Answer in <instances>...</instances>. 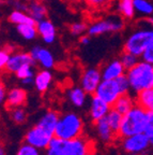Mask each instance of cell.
Wrapping results in <instances>:
<instances>
[{
  "label": "cell",
  "mask_w": 153,
  "mask_h": 155,
  "mask_svg": "<svg viewBox=\"0 0 153 155\" xmlns=\"http://www.w3.org/2000/svg\"><path fill=\"white\" fill-rule=\"evenodd\" d=\"M139 27H144V28H153V18L152 16H147L142 17V18L139 21Z\"/></svg>",
  "instance_id": "f35d334b"
},
{
  "label": "cell",
  "mask_w": 153,
  "mask_h": 155,
  "mask_svg": "<svg viewBox=\"0 0 153 155\" xmlns=\"http://www.w3.org/2000/svg\"><path fill=\"white\" fill-rule=\"evenodd\" d=\"M0 29H1V25H0Z\"/></svg>",
  "instance_id": "f6af8a7d"
},
{
  "label": "cell",
  "mask_w": 153,
  "mask_h": 155,
  "mask_svg": "<svg viewBox=\"0 0 153 155\" xmlns=\"http://www.w3.org/2000/svg\"><path fill=\"white\" fill-rule=\"evenodd\" d=\"M0 155H7V152H5V149L2 144H0Z\"/></svg>",
  "instance_id": "7bdbcfd3"
},
{
  "label": "cell",
  "mask_w": 153,
  "mask_h": 155,
  "mask_svg": "<svg viewBox=\"0 0 153 155\" xmlns=\"http://www.w3.org/2000/svg\"><path fill=\"white\" fill-rule=\"evenodd\" d=\"M125 26L124 18L120 14H110L107 17L95 21L88 26V35L90 37H98L106 34L119 32Z\"/></svg>",
  "instance_id": "5b68a950"
},
{
  "label": "cell",
  "mask_w": 153,
  "mask_h": 155,
  "mask_svg": "<svg viewBox=\"0 0 153 155\" xmlns=\"http://www.w3.org/2000/svg\"><path fill=\"white\" fill-rule=\"evenodd\" d=\"M29 54L31 55L32 59L36 64H39L43 69L50 70L52 68L55 67V57H54L53 53L47 48H41L40 45H36L30 50Z\"/></svg>",
  "instance_id": "7c38bea8"
},
{
  "label": "cell",
  "mask_w": 153,
  "mask_h": 155,
  "mask_svg": "<svg viewBox=\"0 0 153 155\" xmlns=\"http://www.w3.org/2000/svg\"><path fill=\"white\" fill-rule=\"evenodd\" d=\"M16 31L18 32V35L22 37L24 40H27V41H32V40H34V39L36 38V36H38L36 26L32 24L17 25Z\"/></svg>",
  "instance_id": "484cf974"
},
{
  "label": "cell",
  "mask_w": 153,
  "mask_h": 155,
  "mask_svg": "<svg viewBox=\"0 0 153 155\" xmlns=\"http://www.w3.org/2000/svg\"><path fill=\"white\" fill-rule=\"evenodd\" d=\"M27 101V92L22 87H13L8 92L5 104L11 108L15 107H23Z\"/></svg>",
  "instance_id": "e0dca14e"
},
{
  "label": "cell",
  "mask_w": 153,
  "mask_h": 155,
  "mask_svg": "<svg viewBox=\"0 0 153 155\" xmlns=\"http://www.w3.org/2000/svg\"><path fill=\"white\" fill-rule=\"evenodd\" d=\"M134 5L136 14L141 17L153 15V2L150 0H134Z\"/></svg>",
  "instance_id": "4316f807"
},
{
  "label": "cell",
  "mask_w": 153,
  "mask_h": 155,
  "mask_svg": "<svg viewBox=\"0 0 153 155\" xmlns=\"http://www.w3.org/2000/svg\"><path fill=\"white\" fill-rule=\"evenodd\" d=\"M27 111L23 108V107H15V108H11L10 109V117L13 121V123L22 125L27 121Z\"/></svg>",
  "instance_id": "f546056e"
},
{
  "label": "cell",
  "mask_w": 153,
  "mask_h": 155,
  "mask_svg": "<svg viewBox=\"0 0 153 155\" xmlns=\"http://www.w3.org/2000/svg\"><path fill=\"white\" fill-rule=\"evenodd\" d=\"M113 0H85V2L89 7L93 8V9H103L109 5Z\"/></svg>",
  "instance_id": "d590c367"
},
{
  "label": "cell",
  "mask_w": 153,
  "mask_h": 155,
  "mask_svg": "<svg viewBox=\"0 0 153 155\" xmlns=\"http://www.w3.org/2000/svg\"><path fill=\"white\" fill-rule=\"evenodd\" d=\"M64 155H94V143L84 136L65 140L63 143Z\"/></svg>",
  "instance_id": "52a82bcc"
},
{
  "label": "cell",
  "mask_w": 153,
  "mask_h": 155,
  "mask_svg": "<svg viewBox=\"0 0 153 155\" xmlns=\"http://www.w3.org/2000/svg\"><path fill=\"white\" fill-rule=\"evenodd\" d=\"M88 30V25L85 22H75L70 26V32L73 36H81Z\"/></svg>",
  "instance_id": "e575fe53"
},
{
  "label": "cell",
  "mask_w": 153,
  "mask_h": 155,
  "mask_svg": "<svg viewBox=\"0 0 153 155\" xmlns=\"http://www.w3.org/2000/svg\"><path fill=\"white\" fill-rule=\"evenodd\" d=\"M26 12L36 22H39V21L46 17V15H47V8L44 5L43 1H40V0H28L27 1Z\"/></svg>",
  "instance_id": "ffe728a7"
},
{
  "label": "cell",
  "mask_w": 153,
  "mask_h": 155,
  "mask_svg": "<svg viewBox=\"0 0 153 155\" xmlns=\"http://www.w3.org/2000/svg\"><path fill=\"white\" fill-rule=\"evenodd\" d=\"M135 104H136V98L131 93H125L116 100V102L113 104V108L121 114H125L132 108H134Z\"/></svg>",
  "instance_id": "7402d4cb"
},
{
  "label": "cell",
  "mask_w": 153,
  "mask_h": 155,
  "mask_svg": "<svg viewBox=\"0 0 153 155\" xmlns=\"http://www.w3.org/2000/svg\"><path fill=\"white\" fill-rule=\"evenodd\" d=\"M140 58H141V61L153 65V44L149 45L148 48L145 50L142 55L140 56Z\"/></svg>",
  "instance_id": "74e56055"
},
{
  "label": "cell",
  "mask_w": 153,
  "mask_h": 155,
  "mask_svg": "<svg viewBox=\"0 0 153 155\" xmlns=\"http://www.w3.org/2000/svg\"><path fill=\"white\" fill-rule=\"evenodd\" d=\"M9 22L14 25H23V24H32L36 25V22L30 15L25 11L20 10H13L9 15Z\"/></svg>",
  "instance_id": "cb8c5ba5"
},
{
  "label": "cell",
  "mask_w": 153,
  "mask_h": 155,
  "mask_svg": "<svg viewBox=\"0 0 153 155\" xmlns=\"http://www.w3.org/2000/svg\"><path fill=\"white\" fill-rule=\"evenodd\" d=\"M38 35L42 38L46 44H52L55 42L56 37H57V30L54 25V23L48 18H43L36 22V24Z\"/></svg>",
  "instance_id": "9a60e30c"
},
{
  "label": "cell",
  "mask_w": 153,
  "mask_h": 155,
  "mask_svg": "<svg viewBox=\"0 0 153 155\" xmlns=\"http://www.w3.org/2000/svg\"><path fill=\"white\" fill-rule=\"evenodd\" d=\"M36 61L32 59L31 55L26 52H12L10 54L9 61L5 66V71L9 73H16L18 69L25 65H34Z\"/></svg>",
  "instance_id": "4fadbf2b"
},
{
  "label": "cell",
  "mask_w": 153,
  "mask_h": 155,
  "mask_svg": "<svg viewBox=\"0 0 153 155\" xmlns=\"http://www.w3.org/2000/svg\"><path fill=\"white\" fill-rule=\"evenodd\" d=\"M123 94L117 80H102L94 95L113 107L116 100Z\"/></svg>",
  "instance_id": "ba28073f"
},
{
  "label": "cell",
  "mask_w": 153,
  "mask_h": 155,
  "mask_svg": "<svg viewBox=\"0 0 153 155\" xmlns=\"http://www.w3.org/2000/svg\"><path fill=\"white\" fill-rule=\"evenodd\" d=\"M11 53H12V52L8 48V46L0 50V72H1L3 69H5V66H7L8 61H9V57H10V54Z\"/></svg>",
  "instance_id": "8d00e7d4"
},
{
  "label": "cell",
  "mask_w": 153,
  "mask_h": 155,
  "mask_svg": "<svg viewBox=\"0 0 153 155\" xmlns=\"http://www.w3.org/2000/svg\"><path fill=\"white\" fill-rule=\"evenodd\" d=\"M122 119H123V114H121L120 112H118L117 110H115L114 108L110 109V111L108 112L106 120H107L108 124L110 125V127L113 128V130L118 135L120 129V126L122 123Z\"/></svg>",
  "instance_id": "f1b7e54d"
},
{
  "label": "cell",
  "mask_w": 153,
  "mask_h": 155,
  "mask_svg": "<svg viewBox=\"0 0 153 155\" xmlns=\"http://www.w3.org/2000/svg\"><path fill=\"white\" fill-rule=\"evenodd\" d=\"M113 107L108 104L107 102H105L104 100H102L101 98H98L95 95H92L89 101V108H88V116L91 122L100 121V120L106 117L108 114V112L110 111Z\"/></svg>",
  "instance_id": "8fae6325"
},
{
  "label": "cell",
  "mask_w": 153,
  "mask_h": 155,
  "mask_svg": "<svg viewBox=\"0 0 153 155\" xmlns=\"http://www.w3.org/2000/svg\"><path fill=\"white\" fill-rule=\"evenodd\" d=\"M144 133L148 136L151 147H153V111H147V122Z\"/></svg>",
  "instance_id": "836d02e7"
},
{
  "label": "cell",
  "mask_w": 153,
  "mask_h": 155,
  "mask_svg": "<svg viewBox=\"0 0 153 155\" xmlns=\"http://www.w3.org/2000/svg\"><path fill=\"white\" fill-rule=\"evenodd\" d=\"M0 50H1V48H0Z\"/></svg>",
  "instance_id": "bcb514c9"
},
{
  "label": "cell",
  "mask_w": 153,
  "mask_h": 155,
  "mask_svg": "<svg viewBox=\"0 0 153 155\" xmlns=\"http://www.w3.org/2000/svg\"><path fill=\"white\" fill-rule=\"evenodd\" d=\"M151 44H153V28L138 27L125 39L123 51L130 52L140 57L145 50Z\"/></svg>",
  "instance_id": "277c9868"
},
{
  "label": "cell",
  "mask_w": 153,
  "mask_h": 155,
  "mask_svg": "<svg viewBox=\"0 0 153 155\" xmlns=\"http://www.w3.org/2000/svg\"><path fill=\"white\" fill-rule=\"evenodd\" d=\"M40 1H43V2H45V1H46V0H40Z\"/></svg>",
  "instance_id": "ee69618b"
},
{
  "label": "cell",
  "mask_w": 153,
  "mask_h": 155,
  "mask_svg": "<svg viewBox=\"0 0 153 155\" xmlns=\"http://www.w3.org/2000/svg\"><path fill=\"white\" fill-rule=\"evenodd\" d=\"M116 8H117L118 14H120L123 18L127 21L133 19L136 15L134 0H118Z\"/></svg>",
  "instance_id": "603a6c76"
},
{
  "label": "cell",
  "mask_w": 153,
  "mask_h": 155,
  "mask_svg": "<svg viewBox=\"0 0 153 155\" xmlns=\"http://www.w3.org/2000/svg\"><path fill=\"white\" fill-rule=\"evenodd\" d=\"M15 155H41V150L36 149L33 145L24 142L16 151Z\"/></svg>",
  "instance_id": "d6a6232c"
},
{
  "label": "cell",
  "mask_w": 153,
  "mask_h": 155,
  "mask_svg": "<svg viewBox=\"0 0 153 155\" xmlns=\"http://www.w3.org/2000/svg\"><path fill=\"white\" fill-rule=\"evenodd\" d=\"M13 5L15 7V10H20V11H27V2L20 1V0H14Z\"/></svg>",
  "instance_id": "60d3db41"
},
{
  "label": "cell",
  "mask_w": 153,
  "mask_h": 155,
  "mask_svg": "<svg viewBox=\"0 0 153 155\" xmlns=\"http://www.w3.org/2000/svg\"><path fill=\"white\" fill-rule=\"evenodd\" d=\"M94 127H95V131H96V135H98V139L103 143L109 144V143L114 142L116 138H119L117 134L113 130V128H111L110 125L108 124L106 117L95 122V123H94Z\"/></svg>",
  "instance_id": "2e32d148"
},
{
  "label": "cell",
  "mask_w": 153,
  "mask_h": 155,
  "mask_svg": "<svg viewBox=\"0 0 153 155\" xmlns=\"http://www.w3.org/2000/svg\"><path fill=\"white\" fill-rule=\"evenodd\" d=\"M125 72L126 70H125L124 66L122 65L120 58L111 59L101 68V73H102L103 80H116L121 75L125 74Z\"/></svg>",
  "instance_id": "5bb4252c"
},
{
  "label": "cell",
  "mask_w": 153,
  "mask_h": 155,
  "mask_svg": "<svg viewBox=\"0 0 153 155\" xmlns=\"http://www.w3.org/2000/svg\"><path fill=\"white\" fill-rule=\"evenodd\" d=\"M130 83V93L136 96L153 87V65L139 61L125 72Z\"/></svg>",
  "instance_id": "6da1fadb"
},
{
  "label": "cell",
  "mask_w": 153,
  "mask_h": 155,
  "mask_svg": "<svg viewBox=\"0 0 153 155\" xmlns=\"http://www.w3.org/2000/svg\"><path fill=\"white\" fill-rule=\"evenodd\" d=\"M147 122V111L138 104H135L127 113L123 114L118 137L124 138L127 136L136 135L145 131Z\"/></svg>",
  "instance_id": "3957f363"
},
{
  "label": "cell",
  "mask_w": 153,
  "mask_h": 155,
  "mask_svg": "<svg viewBox=\"0 0 153 155\" xmlns=\"http://www.w3.org/2000/svg\"><path fill=\"white\" fill-rule=\"evenodd\" d=\"M7 88H5V85L3 84V82L0 80V106L3 104L7 99Z\"/></svg>",
  "instance_id": "ab89813d"
},
{
  "label": "cell",
  "mask_w": 153,
  "mask_h": 155,
  "mask_svg": "<svg viewBox=\"0 0 153 155\" xmlns=\"http://www.w3.org/2000/svg\"><path fill=\"white\" fill-rule=\"evenodd\" d=\"M17 79L20 81L25 80V79H29V78H34L36 75V70H34V65H25L23 66L20 69L16 71L15 73Z\"/></svg>",
  "instance_id": "1f68e13d"
},
{
  "label": "cell",
  "mask_w": 153,
  "mask_h": 155,
  "mask_svg": "<svg viewBox=\"0 0 153 155\" xmlns=\"http://www.w3.org/2000/svg\"><path fill=\"white\" fill-rule=\"evenodd\" d=\"M55 134L44 129L38 124L31 127L25 135V142L33 145L39 150H46L50 140L53 139Z\"/></svg>",
  "instance_id": "9c48e42d"
},
{
  "label": "cell",
  "mask_w": 153,
  "mask_h": 155,
  "mask_svg": "<svg viewBox=\"0 0 153 155\" xmlns=\"http://www.w3.org/2000/svg\"><path fill=\"white\" fill-rule=\"evenodd\" d=\"M79 41L83 45H88L89 43L91 42V37L89 35H81Z\"/></svg>",
  "instance_id": "b9f144b4"
},
{
  "label": "cell",
  "mask_w": 153,
  "mask_h": 155,
  "mask_svg": "<svg viewBox=\"0 0 153 155\" xmlns=\"http://www.w3.org/2000/svg\"><path fill=\"white\" fill-rule=\"evenodd\" d=\"M59 113L55 110H48V111L44 112L39 121L36 122L39 126L43 127L44 129L50 131V133L55 134L56 126H57L58 120H59Z\"/></svg>",
  "instance_id": "44dd1931"
},
{
  "label": "cell",
  "mask_w": 153,
  "mask_h": 155,
  "mask_svg": "<svg viewBox=\"0 0 153 155\" xmlns=\"http://www.w3.org/2000/svg\"><path fill=\"white\" fill-rule=\"evenodd\" d=\"M120 61H121L122 65L124 66L125 70H129L131 68H133L137 63L139 61V57L134 54L130 53V52L123 51L122 54L120 55Z\"/></svg>",
  "instance_id": "4dcf8cb0"
},
{
  "label": "cell",
  "mask_w": 153,
  "mask_h": 155,
  "mask_svg": "<svg viewBox=\"0 0 153 155\" xmlns=\"http://www.w3.org/2000/svg\"><path fill=\"white\" fill-rule=\"evenodd\" d=\"M52 82H53V74L48 69H42L34 75V87L41 94L49 90Z\"/></svg>",
  "instance_id": "ac0fdd59"
},
{
  "label": "cell",
  "mask_w": 153,
  "mask_h": 155,
  "mask_svg": "<svg viewBox=\"0 0 153 155\" xmlns=\"http://www.w3.org/2000/svg\"><path fill=\"white\" fill-rule=\"evenodd\" d=\"M102 79V73L101 69L94 67H90L85 69L80 75V80H79V85L81 88L85 91L88 95H94L98 84L101 83Z\"/></svg>",
  "instance_id": "30bf717a"
},
{
  "label": "cell",
  "mask_w": 153,
  "mask_h": 155,
  "mask_svg": "<svg viewBox=\"0 0 153 155\" xmlns=\"http://www.w3.org/2000/svg\"><path fill=\"white\" fill-rule=\"evenodd\" d=\"M136 104L146 111H153V87L136 95Z\"/></svg>",
  "instance_id": "d4e9b609"
},
{
  "label": "cell",
  "mask_w": 153,
  "mask_h": 155,
  "mask_svg": "<svg viewBox=\"0 0 153 155\" xmlns=\"http://www.w3.org/2000/svg\"><path fill=\"white\" fill-rule=\"evenodd\" d=\"M120 147L125 155H145L151 148L148 136L145 133L120 138Z\"/></svg>",
  "instance_id": "8992f818"
},
{
  "label": "cell",
  "mask_w": 153,
  "mask_h": 155,
  "mask_svg": "<svg viewBox=\"0 0 153 155\" xmlns=\"http://www.w3.org/2000/svg\"><path fill=\"white\" fill-rule=\"evenodd\" d=\"M85 123L75 112H67L59 116L55 129V136L62 140H71L83 136Z\"/></svg>",
  "instance_id": "7a4b0ae2"
},
{
  "label": "cell",
  "mask_w": 153,
  "mask_h": 155,
  "mask_svg": "<svg viewBox=\"0 0 153 155\" xmlns=\"http://www.w3.org/2000/svg\"><path fill=\"white\" fill-rule=\"evenodd\" d=\"M87 97L88 94L81 88L80 85L71 87L67 92V100L75 108H83L87 102Z\"/></svg>",
  "instance_id": "d6986e66"
},
{
  "label": "cell",
  "mask_w": 153,
  "mask_h": 155,
  "mask_svg": "<svg viewBox=\"0 0 153 155\" xmlns=\"http://www.w3.org/2000/svg\"><path fill=\"white\" fill-rule=\"evenodd\" d=\"M63 143H64V140L54 136L48 147L46 148L45 155H64Z\"/></svg>",
  "instance_id": "83f0119b"
}]
</instances>
